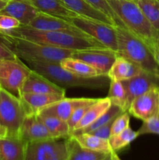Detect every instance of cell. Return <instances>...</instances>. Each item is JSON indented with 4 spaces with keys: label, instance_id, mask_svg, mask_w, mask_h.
Listing matches in <instances>:
<instances>
[{
    "label": "cell",
    "instance_id": "obj_33",
    "mask_svg": "<svg viewBox=\"0 0 159 160\" xmlns=\"http://www.w3.org/2000/svg\"><path fill=\"white\" fill-rule=\"evenodd\" d=\"M87 2L90 3V5H92L93 6H94L95 8H97L98 9L101 10V12H104V14L108 16L110 19H112L115 23L116 24V26H123V24L121 23L120 20H118V18L117 17V16L115 15L114 11L112 10V9L111 8V6H109V4L108 3L107 0H86Z\"/></svg>",
    "mask_w": 159,
    "mask_h": 160
},
{
    "label": "cell",
    "instance_id": "obj_23",
    "mask_svg": "<svg viewBox=\"0 0 159 160\" xmlns=\"http://www.w3.org/2000/svg\"><path fill=\"white\" fill-rule=\"evenodd\" d=\"M81 147L99 152L111 153L112 152L108 139L101 138L90 133H80L70 135Z\"/></svg>",
    "mask_w": 159,
    "mask_h": 160
},
{
    "label": "cell",
    "instance_id": "obj_14",
    "mask_svg": "<svg viewBox=\"0 0 159 160\" xmlns=\"http://www.w3.org/2000/svg\"><path fill=\"white\" fill-rule=\"evenodd\" d=\"M22 93L48 94L65 96V88L57 85L41 73L31 70L23 84Z\"/></svg>",
    "mask_w": 159,
    "mask_h": 160
},
{
    "label": "cell",
    "instance_id": "obj_8",
    "mask_svg": "<svg viewBox=\"0 0 159 160\" xmlns=\"http://www.w3.org/2000/svg\"><path fill=\"white\" fill-rule=\"evenodd\" d=\"M67 139L50 138L28 142L25 160H65L68 153Z\"/></svg>",
    "mask_w": 159,
    "mask_h": 160
},
{
    "label": "cell",
    "instance_id": "obj_43",
    "mask_svg": "<svg viewBox=\"0 0 159 160\" xmlns=\"http://www.w3.org/2000/svg\"><path fill=\"white\" fill-rule=\"evenodd\" d=\"M102 160H113L112 159V154L111 153H109V154H108L107 156H105V157Z\"/></svg>",
    "mask_w": 159,
    "mask_h": 160
},
{
    "label": "cell",
    "instance_id": "obj_1",
    "mask_svg": "<svg viewBox=\"0 0 159 160\" xmlns=\"http://www.w3.org/2000/svg\"><path fill=\"white\" fill-rule=\"evenodd\" d=\"M3 34L50 45V46L72 50L84 49V48H94V47H104L98 41L92 38L80 37V36H76L69 33L59 32V31L37 30L22 25H20L19 28Z\"/></svg>",
    "mask_w": 159,
    "mask_h": 160
},
{
    "label": "cell",
    "instance_id": "obj_46",
    "mask_svg": "<svg viewBox=\"0 0 159 160\" xmlns=\"http://www.w3.org/2000/svg\"><path fill=\"white\" fill-rule=\"evenodd\" d=\"M6 1H8V0H6Z\"/></svg>",
    "mask_w": 159,
    "mask_h": 160
},
{
    "label": "cell",
    "instance_id": "obj_28",
    "mask_svg": "<svg viewBox=\"0 0 159 160\" xmlns=\"http://www.w3.org/2000/svg\"><path fill=\"white\" fill-rule=\"evenodd\" d=\"M108 98L112 104L121 108L123 111H127V94L124 84L122 81L110 80Z\"/></svg>",
    "mask_w": 159,
    "mask_h": 160
},
{
    "label": "cell",
    "instance_id": "obj_34",
    "mask_svg": "<svg viewBox=\"0 0 159 160\" xmlns=\"http://www.w3.org/2000/svg\"><path fill=\"white\" fill-rule=\"evenodd\" d=\"M139 136L147 134L159 135V112L152 118L143 122L142 126L137 131Z\"/></svg>",
    "mask_w": 159,
    "mask_h": 160
},
{
    "label": "cell",
    "instance_id": "obj_10",
    "mask_svg": "<svg viewBox=\"0 0 159 160\" xmlns=\"http://www.w3.org/2000/svg\"><path fill=\"white\" fill-rule=\"evenodd\" d=\"M72 57L80 59L96 69L101 76H107L117 57L116 52L106 47L74 50Z\"/></svg>",
    "mask_w": 159,
    "mask_h": 160
},
{
    "label": "cell",
    "instance_id": "obj_22",
    "mask_svg": "<svg viewBox=\"0 0 159 160\" xmlns=\"http://www.w3.org/2000/svg\"><path fill=\"white\" fill-rule=\"evenodd\" d=\"M142 70H143L138 65L132 61L117 56L108 73V78L109 80L124 81L135 77Z\"/></svg>",
    "mask_w": 159,
    "mask_h": 160
},
{
    "label": "cell",
    "instance_id": "obj_20",
    "mask_svg": "<svg viewBox=\"0 0 159 160\" xmlns=\"http://www.w3.org/2000/svg\"><path fill=\"white\" fill-rule=\"evenodd\" d=\"M65 98L63 95L48 94L22 93L20 96L22 102L26 109V113L37 114L50 105Z\"/></svg>",
    "mask_w": 159,
    "mask_h": 160
},
{
    "label": "cell",
    "instance_id": "obj_11",
    "mask_svg": "<svg viewBox=\"0 0 159 160\" xmlns=\"http://www.w3.org/2000/svg\"><path fill=\"white\" fill-rule=\"evenodd\" d=\"M127 112L143 122L157 115L159 112V88H153L134 98Z\"/></svg>",
    "mask_w": 159,
    "mask_h": 160
},
{
    "label": "cell",
    "instance_id": "obj_9",
    "mask_svg": "<svg viewBox=\"0 0 159 160\" xmlns=\"http://www.w3.org/2000/svg\"><path fill=\"white\" fill-rule=\"evenodd\" d=\"M70 21L90 38L98 41L104 47L117 52V34L115 26L80 16L71 19Z\"/></svg>",
    "mask_w": 159,
    "mask_h": 160
},
{
    "label": "cell",
    "instance_id": "obj_45",
    "mask_svg": "<svg viewBox=\"0 0 159 160\" xmlns=\"http://www.w3.org/2000/svg\"><path fill=\"white\" fill-rule=\"evenodd\" d=\"M0 160H1V158H0Z\"/></svg>",
    "mask_w": 159,
    "mask_h": 160
},
{
    "label": "cell",
    "instance_id": "obj_18",
    "mask_svg": "<svg viewBox=\"0 0 159 160\" xmlns=\"http://www.w3.org/2000/svg\"><path fill=\"white\" fill-rule=\"evenodd\" d=\"M62 4L80 17L97 21L104 22L116 27L115 22L106 14L87 2L86 0H60Z\"/></svg>",
    "mask_w": 159,
    "mask_h": 160
},
{
    "label": "cell",
    "instance_id": "obj_19",
    "mask_svg": "<svg viewBox=\"0 0 159 160\" xmlns=\"http://www.w3.org/2000/svg\"><path fill=\"white\" fill-rule=\"evenodd\" d=\"M26 142L20 136H9L0 139L1 160H25Z\"/></svg>",
    "mask_w": 159,
    "mask_h": 160
},
{
    "label": "cell",
    "instance_id": "obj_29",
    "mask_svg": "<svg viewBox=\"0 0 159 160\" xmlns=\"http://www.w3.org/2000/svg\"><path fill=\"white\" fill-rule=\"evenodd\" d=\"M138 137L139 134L137 131H132V128L129 127L119 134L111 136L108 139V142L112 151L117 152L129 146Z\"/></svg>",
    "mask_w": 159,
    "mask_h": 160
},
{
    "label": "cell",
    "instance_id": "obj_30",
    "mask_svg": "<svg viewBox=\"0 0 159 160\" xmlns=\"http://www.w3.org/2000/svg\"><path fill=\"white\" fill-rule=\"evenodd\" d=\"M123 111L121 108H119L118 106H115V105L112 104L110 107L108 109V110L106 111L104 113H103L98 120H95L94 123H92L91 124L89 125L87 128H84V129L80 130V131H75V132L72 133L70 135L75 134H80V133H91L93 132L95 130L98 129L101 127L104 126V124L108 123V122H110L111 120H114V119L116 118L118 115H120L121 113H123Z\"/></svg>",
    "mask_w": 159,
    "mask_h": 160
},
{
    "label": "cell",
    "instance_id": "obj_35",
    "mask_svg": "<svg viewBox=\"0 0 159 160\" xmlns=\"http://www.w3.org/2000/svg\"><path fill=\"white\" fill-rule=\"evenodd\" d=\"M129 121H130V117H129V113L127 111L123 112V113L118 115L112 123V129H111V136L119 134L122 131L129 128Z\"/></svg>",
    "mask_w": 159,
    "mask_h": 160
},
{
    "label": "cell",
    "instance_id": "obj_5",
    "mask_svg": "<svg viewBox=\"0 0 159 160\" xmlns=\"http://www.w3.org/2000/svg\"><path fill=\"white\" fill-rule=\"evenodd\" d=\"M117 56L138 65L142 70L159 72L151 48L143 40L122 26H116Z\"/></svg>",
    "mask_w": 159,
    "mask_h": 160
},
{
    "label": "cell",
    "instance_id": "obj_36",
    "mask_svg": "<svg viewBox=\"0 0 159 160\" xmlns=\"http://www.w3.org/2000/svg\"><path fill=\"white\" fill-rule=\"evenodd\" d=\"M20 23L11 16L0 13V32H8L12 29L19 28Z\"/></svg>",
    "mask_w": 159,
    "mask_h": 160
},
{
    "label": "cell",
    "instance_id": "obj_40",
    "mask_svg": "<svg viewBox=\"0 0 159 160\" xmlns=\"http://www.w3.org/2000/svg\"><path fill=\"white\" fill-rule=\"evenodd\" d=\"M7 135H8V133H7V131H6V128H3V127H2V126H0V139L6 137Z\"/></svg>",
    "mask_w": 159,
    "mask_h": 160
},
{
    "label": "cell",
    "instance_id": "obj_42",
    "mask_svg": "<svg viewBox=\"0 0 159 160\" xmlns=\"http://www.w3.org/2000/svg\"><path fill=\"white\" fill-rule=\"evenodd\" d=\"M8 1H9V0H8ZM8 1H6V0H0V10L5 7V6L6 5Z\"/></svg>",
    "mask_w": 159,
    "mask_h": 160
},
{
    "label": "cell",
    "instance_id": "obj_17",
    "mask_svg": "<svg viewBox=\"0 0 159 160\" xmlns=\"http://www.w3.org/2000/svg\"><path fill=\"white\" fill-rule=\"evenodd\" d=\"M94 98H63L50 105L39 113L54 116L65 121H68L75 109L82 105L90 102ZM38 114V113H37Z\"/></svg>",
    "mask_w": 159,
    "mask_h": 160
},
{
    "label": "cell",
    "instance_id": "obj_27",
    "mask_svg": "<svg viewBox=\"0 0 159 160\" xmlns=\"http://www.w3.org/2000/svg\"><path fill=\"white\" fill-rule=\"evenodd\" d=\"M68 153L65 160H102L109 153L91 151L81 147L72 137L67 139Z\"/></svg>",
    "mask_w": 159,
    "mask_h": 160
},
{
    "label": "cell",
    "instance_id": "obj_12",
    "mask_svg": "<svg viewBox=\"0 0 159 160\" xmlns=\"http://www.w3.org/2000/svg\"><path fill=\"white\" fill-rule=\"evenodd\" d=\"M127 94V110L132 100L153 88H159V72L142 70L140 73L122 81Z\"/></svg>",
    "mask_w": 159,
    "mask_h": 160
},
{
    "label": "cell",
    "instance_id": "obj_44",
    "mask_svg": "<svg viewBox=\"0 0 159 160\" xmlns=\"http://www.w3.org/2000/svg\"><path fill=\"white\" fill-rule=\"evenodd\" d=\"M133 1H135V2H137V1H138V0H133Z\"/></svg>",
    "mask_w": 159,
    "mask_h": 160
},
{
    "label": "cell",
    "instance_id": "obj_15",
    "mask_svg": "<svg viewBox=\"0 0 159 160\" xmlns=\"http://www.w3.org/2000/svg\"><path fill=\"white\" fill-rule=\"evenodd\" d=\"M19 135L26 143L53 138L37 114L34 113L26 116Z\"/></svg>",
    "mask_w": 159,
    "mask_h": 160
},
{
    "label": "cell",
    "instance_id": "obj_41",
    "mask_svg": "<svg viewBox=\"0 0 159 160\" xmlns=\"http://www.w3.org/2000/svg\"><path fill=\"white\" fill-rule=\"evenodd\" d=\"M111 154H112V159H113V160H122V159L119 158V156H118V154H117V152H115L112 151V152H111Z\"/></svg>",
    "mask_w": 159,
    "mask_h": 160
},
{
    "label": "cell",
    "instance_id": "obj_21",
    "mask_svg": "<svg viewBox=\"0 0 159 160\" xmlns=\"http://www.w3.org/2000/svg\"><path fill=\"white\" fill-rule=\"evenodd\" d=\"M39 12L67 20L78 17L76 13L65 7L60 0H27Z\"/></svg>",
    "mask_w": 159,
    "mask_h": 160
},
{
    "label": "cell",
    "instance_id": "obj_6",
    "mask_svg": "<svg viewBox=\"0 0 159 160\" xmlns=\"http://www.w3.org/2000/svg\"><path fill=\"white\" fill-rule=\"evenodd\" d=\"M27 115L21 99L0 88V126L9 136H20V128Z\"/></svg>",
    "mask_w": 159,
    "mask_h": 160
},
{
    "label": "cell",
    "instance_id": "obj_31",
    "mask_svg": "<svg viewBox=\"0 0 159 160\" xmlns=\"http://www.w3.org/2000/svg\"><path fill=\"white\" fill-rule=\"evenodd\" d=\"M137 4L148 21L159 32V0H138Z\"/></svg>",
    "mask_w": 159,
    "mask_h": 160
},
{
    "label": "cell",
    "instance_id": "obj_16",
    "mask_svg": "<svg viewBox=\"0 0 159 160\" xmlns=\"http://www.w3.org/2000/svg\"><path fill=\"white\" fill-rule=\"evenodd\" d=\"M39 11L27 0H9L0 13L17 19L22 26H28L39 13Z\"/></svg>",
    "mask_w": 159,
    "mask_h": 160
},
{
    "label": "cell",
    "instance_id": "obj_13",
    "mask_svg": "<svg viewBox=\"0 0 159 160\" xmlns=\"http://www.w3.org/2000/svg\"><path fill=\"white\" fill-rule=\"evenodd\" d=\"M28 27L37 30L59 31V32L69 33L80 37L90 38L84 31L79 29L77 27L75 26L70 20L53 17L41 12L30 23Z\"/></svg>",
    "mask_w": 159,
    "mask_h": 160
},
{
    "label": "cell",
    "instance_id": "obj_38",
    "mask_svg": "<svg viewBox=\"0 0 159 160\" xmlns=\"http://www.w3.org/2000/svg\"><path fill=\"white\" fill-rule=\"evenodd\" d=\"M0 59H9V60H19L17 55L0 41Z\"/></svg>",
    "mask_w": 159,
    "mask_h": 160
},
{
    "label": "cell",
    "instance_id": "obj_32",
    "mask_svg": "<svg viewBox=\"0 0 159 160\" xmlns=\"http://www.w3.org/2000/svg\"><path fill=\"white\" fill-rule=\"evenodd\" d=\"M98 98H94L92 101H90V102H87L86 104L82 105V106H79L78 108H76L74 110V112L72 113V115L70 116V119L67 121V123L69 125V128H70V134L73 132V130L75 129L76 125L78 124L80 121L82 120V118L84 117V116L85 115V113L87 112V111L88 110L89 108L91 106V105L93 104L94 102L97 101Z\"/></svg>",
    "mask_w": 159,
    "mask_h": 160
},
{
    "label": "cell",
    "instance_id": "obj_37",
    "mask_svg": "<svg viewBox=\"0 0 159 160\" xmlns=\"http://www.w3.org/2000/svg\"><path fill=\"white\" fill-rule=\"evenodd\" d=\"M114 120H115V119L111 120L110 122H108V123H106V124H104V126L101 127V128H99L98 129L94 131L93 132L90 133V134L98 136V137L101 138L108 139V140L109 138L111 137V129H112V126Z\"/></svg>",
    "mask_w": 159,
    "mask_h": 160
},
{
    "label": "cell",
    "instance_id": "obj_25",
    "mask_svg": "<svg viewBox=\"0 0 159 160\" xmlns=\"http://www.w3.org/2000/svg\"><path fill=\"white\" fill-rule=\"evenodd\" d=\"M59 64L65 70L80 78H90L101 76L96 69L80 59L69 57L61 61Z\"/></svg>",
    "mask_w": 159,
    "mask_h": 160
},
{
    "label": "cell",
    "instance_id": "obj_4",
    "mask_svg": "<svg viewBox=\"0 0 159 160\" xmlns=\"http://www.w3.org/2000/svg\"><path fill=\"white\" fill-rule=\"evenodd\" d=\"M31 70L41 73L57 85L64 88H87L91 89L104 88L110 83L107 76L96 78H80L62 68L57 62L25 61Z\"/></svg>",
    "mask_w": 159,
    "mask_h": 160
},
{
    "label": "cell",
    "instance_id": "obj_3",
    "mask_svg": "<svg viewBox=\"0 0 159 160\" xmlns=\"http://www.w3.org/2000/svg\"><path fill=\"white\" fill-rule=\"evenodd\" d=\"M0 38L22 61H35L59 63L66 58L72 57L74 50L50 46L32 41L12 37L0 32Z\"/></svg>",
    "mask_w": 159,
    "mask_h": 160
},
{
    "label": "cell",
    "instance_id": "obj_26",
    "mask_svg": "<svg viewBox=\"0 0 159 160\" xmlns=\"http://www.w3.org/2000/svg\"><path fill=\"white\" fill-rule=\"evenodd\" d=\"M41 121L55 139L67 138L70 137V131L66 121L62 120L54 116L37 114Z\"/></svg>",
    "mask_w": 159,
    "mask_h": 160
},
{
    "label": "cell",
    "instance_id": "obj_7",
    "mask_svg": "<svg viewBox=\"0 0 159 160\" xmlns=\"http://www.w3.org/2000/svg\"><path fill=\"white\" fill-rule=\"evenodd\" d=\"M31 69L19 60L0 59V88L20 98L23 84Z\"/></svg>",
    "mask_w": 159,
    "mask_h": 160
},
{
    "label": "cell",
    "instance_id": "obj_39",
    "mask_svg": "<svg viewBox=\"0 0 159 160\" xmlns=\"http://www.w3.org/2000/svg\"><path fill=\"white\" fill-rule=\"evenodd\" d=\"M151 52H152L153 56H154L156 62H157L159 67V40L158 42L153 47V48L151 49Z\"/></svg>",
    "mask_w": 159,
    "mask_h": 160
},
{
    "label": "cell",
    "instance_id": "obj_2",
    "mask_svg": "<svg viewBox=\"0 0 159 160\" xmlns=\"http://www.w3.org/2000/svg\"><path fill=\"white\" fill-rule=\"evenodd\" d=\"M124 28L143 40L151 50L158 42L159 32L151 24L137 2L133 0H107Z\"/></svg>",
    "mask_w": 159,
    "mask_h": 160
},
{
    "label": "cell",
    "instance_id": "obj_24",
    "mask_svg": "<svg viewBox=\"0 0 159 160\" xmlns=\"http://www.w3.org/2000/svg\"><path fill=\"white\" fill-rule=\"evenodd\" d=\"M111 105H112V102H111L110 99L108 97L98 98L97 101L94 102L91 105V106L89 108L88 110L87 111L85 115L82 118V120L78 123V124L76 125V128H75V129L73 130L72 133L75 132V131H80V130L87 128L89 125L91 124L92 123H94L95 120H98L103 113H104L108 110V109L110 107Z\"/></svg>",
    "mask_w": 159,
    "mask_h": 160
}]
</instances>
